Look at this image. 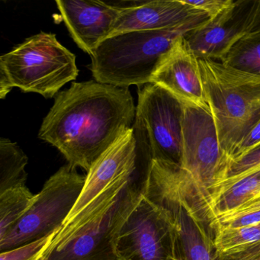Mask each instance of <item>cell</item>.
I'll return each mask as SVG.
<instances>
[{
    "instance_id": "6da1fadb",
    "label": "cell",
    "mask_w": 260,
    "mask_h": 260,
    "mask_svg": "<svg viewBox=\"0 0 260 260\" xmlns=\"http://www.w3.org/2000/svg\"><path fill=\"white\" fill-rule=\"evenodd\" d=\"M135 119L128 88L95 80L73 83L56 95L39 138L58 149L68 165L88 173Z\"/></svg>"
},
{
    "instance_id": "7a4b0ae2",
    "label": "cell",
    "mask_w": 260,
    "mask_h": 260,
    "mask_svg": "<svg viewBox=\"0 0 260 260\" xmlns=\"http://www.w3.org/2000/svg\"><path fill=\"white\" fill-rule=\"evenodd\" d=\"M135 178H121L62 225L39 260H121L117 240L139 192Z\"/></svg>"
},
{
    "instance_id": "3957f363",
    "label": "cell",
    "mask_w": 260,
    "mask_h": 260,
    "mask_svg": "<svg viewBox=\"0 0 260 260\" xmlns=\"http://www.w3.org/2000/svg\"><path fill=\"white\" fill-rule=\"evenodd\" d=\"M209 19L206 16L173 29L129 31L107 38L91 56L92 77L99 83L118 87L148 84L161 59L176 40Z\"/></svg>"
},
{
    "instance_id": "277c9868",
    "label": "cell",
    "mask_w": 260,
    "mask_h": 260,
    "mask_svg": "<svg viewBox=\"0 0 260 260\" xmlns=\"http://www.w3.org/2000/svg\"><path fill=\"white\" fill-rule=\"evenodd\" d=\"M205 101L217 127L220 148L230 159L260 120V75L199 59Z\"/></svg>"
},
{
    "instance_id": "5b68a950",
    "label": "cell",
    "mask_w": 260,
    "mask_h": 260,
    "mask_svg": "<svg viewBox=\"0 0 260 260\" xmlns=\"http://www.w3.org/2000/svg\"><path fill=\"white\" fill-rule=\"evenodd\" d=\"M78 74L75 54L55 35L41 32L0 57V98L14 87L53 98Z\"/></svg>"
},
{
    "instance_id": "8992f818",
    "label": "cell",
    "mask_w": 260,
    "mask_h": 260,
    "mask_svg": "<svg viewBox=\"0 0 260 260\" xmlns=\"http://www.w3.org/2000/svg\"><path fill=\"white\" fill-rule=\"evenodd\" d=\"M230 165V159L220 148L208 104L183 105L181 167L188 172L211 209L219 188L228 177Z\"/></svg>"
},
{
    "instance_id": "52a82bcc",
    "label": "cell",
    "mask_w": 260,
    "mask_h": 260,
    "mask_svg": "<svg viewBox=\"0 0 260 260\" xmlns=\"http://www.w3.org/2000/svg\"><path fill=\"white\" fill-rule=\"evenodd\" d=\"M86 176L70 165L60 167L44 184L36 202L16 226L0 240V252L58 231L81 193Z\"/></svg>"
},
{
    "instance_id": "ba28073f",
    "label": "cell",
    "mask_w": 260,
    "mask_h": 260,
    "mask_svg": "<svg viewBox=\"0 0 260 260\" xmlns=\"http://www.w3.org/2000/svg\"><path fill=\"white\" fill-rule=\"evenodd\" d=\"M152 159L147 132L138 118L92 166L81 193L63 224L69 223L103 191L124 176L135 175Z\"/></svg>"
},
{
    "instance_id": "9c48e42d",
    "label": "cell",
    "mask_w": 260,
    "mask_h": 260,
    "mask_svg": "<svg viewBox=\"0 0 260 260\" xmlns=\"http://www.w3.org/2000/svg\"><path fill=\"white\" fill-rule=\"evenodd\" d=\"M121 260H170L173 231L167 213L141 188L117 240Z\"/></svg>"
},
{
    "instance_id": "30bf717a",
    "label": "cell",
    "mask_w": 260,
    "mask_h": 260,
    "mask_svg": "<svg viewBox=\"0 0 260 260\" xmlns=\"http://www.w3.org/2000/svg\"><path fill=\"white\" fill-rule=\"evenodd\" d=\"M136 118L147 132L152 159L181 166L183 105L154 83L138 89Z\"/></svg>"
},
{
    "instance_id": "8fae6325",
    "label": "cell",
    "mask_w": 260,
    "mask_h": 260,
    "mask_svg": "<svg viewBox=\"0 0 260 260\" xmlns=\"http://www.w3.org/2000/svg\"><path fill=\"white\" fill-rule=\"evenodd\" d=\"M260 0H237L221 14L186 37L199 59L222 62L230 50L253 30Z\"/></svg>"
},
{
    "instance_id": "7c38bea8",
    "label": "cell",
    "mask_w": 260,
    "mask_h": 260,
    "mask_svg": "<svg viewBox=\"0 0 260 260\" xmlns=\"http://www.w3.org/2000/svg\"><path fill=\"white\" fill-rule=\"evenodd\" d=\"M112 4L120 12L109 37L129 31L173 29L208 16L183 0L120 1Z\"/></svg>"
},
{
    "instance_id": "4fadbf2b",
    "label": "cell",
    "mask_w": 260,
    "mask_h": 260,
    "mask_svg": "<svg viewBox=\"0 0 260 260\" xmlns=\"http://www.w3.org/2000/svg\"><path fill=\"white\" fill-rule=\"evenodd\" d=\"M185 36L178 39L164 54L150 83L164 88L183 105L206 104L199 58Z\"/></svg>"
},
{
    "instance_id": "5bb4252c",
    "label": "cell",
    "mask_w": 260,
    "mask_h": 260,
    "mask_svg": "<svg viewBox=\"0 0 260 260\" xmlns=\"http://www.w3.org/2000/svg\"><path fill=\"white\" fill-rule=\"evenodd\" d=\"M55 3L73 40L90 56L110 36L120 12L112 3L104 1L57 0Z\"/></svg>"
},
{
    "instance_id": "9a60e30c",
    "label": "cell",
    "mask_w": 260,
    "mask_h": 260,
    "mask_svg": "<svg viewBox=\"0 0 260 260\" xmlns=\"http://www.w3.org/2000/svg\"><path fill=\"white\" fill-rule=\"evenodd\" d=\"M260 193V167L232 182H224L219 188L212 203L217 219L231 214L253 200Z\"/></svg>"
},
{
    "instance_id": "2e32d148",
    "label": "cell",
    "mask_w": 260,
    "mask_h": 260,
    "mask_svg": "<svg viewBox=\"0 0 260 260\" xmlns=\"http://www.w3.org/2000/svg\"><path fill=\"white\" fill-rule=\"evenodd\" d=\"M28 157L16 143L0 139V193L26 185Z\"/></svg>"
},
{
    "instance_id": "e0dca14e",
    "label": "cell",
    "mask_w": 260,
    "mask_h": 260,
    "mask_svg": "<svg viewBox=\"0 0 260 260\" xmlns=\"http://www.w3.org/2000/svg\"><path fill=\"white\" fill-rule=\"evenodd\" d=\"M36 199L26 185L0 193V240L23 218Z\"/></svg>"
},
{
    "instance_id": "ac0fdd59",
    "label": "cell",
    "mask_w": 260,
    "mask_h": 260,
    "mask_svg": "<svg viewBox=\"0 0 260 260\" xmlns=\"http://www.w3.org/2000/svg\"><path fill=\"white\" fill-rule=\"evenodd\" d=\"M221 63L244 72L260 75V30L251 31L240 39Z\"/></svg>"
},
{
    "instance_id": "d6986e66",
    "label": "cell",
    "mask_w": 260,
    "mask_h": 260,
    "mask_svg": "<svg viewBox=\"0 0 260 260\" xmlns=\"http://www.w3.org/2000/svg\"><path fill=\"white\" fill-rule=\"evenodd\" d=\"M260 241V223L237 228L219 230L214 239L218 252Z\"/></svg>"
},
{
    "instance_id": "ffe728a7",
    "label": "cell",
    "mask_w": 260,
    "mask_h": 260,
    "mask_svg": "<svg viewBox=\"0 0 260 260\" xmlns=\"http://www.w3.org/2000/svg\"><path fill=\"white\" fill-rule=\"evenodd\" d=\"M57 231L36 241L0 252V260H39L51 244Z\"/></svg>"
},
{
    "instance_id": "44dd1931",
    "label": "cell",
    "mask_w": 260,
    "mask_h": 260,
    "mask_svg": "<svg viewBox=\"0 0 260 260\" xmlns=\"http://www.w3.org/2000/svg\"><path fill=\"white\" fill-rule=\"evenodd\" d=\"M259 167L260 144L253 150L249 152L247 154L231 164L228 173V177L223 183L236 180V179L251 173Z\"/></svg>"
},
{
    "instance_id": "7402d4cb",
    "label": "cell",
    "mask_w": 260,
    "mask_h": 260,
    "mask_svg": "<svg viewBox=\"0 0 260 260\" xmlns=\"http://www.w3.org/2000/svg\"><path fill=\"white\" fill-rule=\"evenodd\" d=\"M185 4L201 10L209 16L210 19L221 14L234 4L233 0H183Z\"/></svg>"
},
{
    "instance_id": "603a6c76",
    "label": "cell",
    "mask_w": 260,
    "mask_h": 260,
    "mask_svg": "<svg viewBox=\"0 0 260 260\" xmlns=\"http://www.w3.org/2000/svg\"><path fill=\"white\" fill-rule=\"evenodd\" d=\"M219 260H260V241L219 252Z\"/></svg>"
},
{
    "instance_id": "cb8c5ba5",
    "label": "cell",
    "mask_w": 260,
    "mask_h": 260,
    "mask_svg": "<svg viewBox=\"0 0 260 260\" xmlns=\"http://www.w3.org/2000/svg\"><path fill=\"white\" fill-rule=\"evenodd\" d=\"M260 144V120L253 128L246 135V138L237 146L231 158V164L234 161L238 160L240 158L247 154L251 150ZM231 166V165H230Z\"/></svg>"
},
{
    "instance_id": "d4e9b609",
    "label": "cell",
    "mask_w": 260,
    "mask_h": 260,
    "mask_svg": "<svg viewBox=\"0 0 260 260\" xmlns=\"http://www.w3.org/2000/svg\"><path fill=\"white\" fill-rule=\"evenodd\" d=\"M260 223V210L237 217L218 219V231L225 228H237ZM218 232V231H217Z\"/></svg>"
},
{
    "instance_id": "484cf974",
    "label": "cell",
    "mask_w": 260,
    "mask_h": 260,
    "mask_svg": "<svg viewBox=\"0 0 260 260\" xmlns=\"http://www.w3.org/2000/svg\"><path fill=\"white\" fill-rule=\"evenodd\" d=\"M258 210H260V199H256V200L250 201V202L240 207L238 209L233 211L231 214L221 217H237V216L243 215V214L253 212V211H258Z\"/></svg>"
},
{
    "instance_id": "4316f807",
    "label": "cell",
    "mask_w": 260,
    "mask_h": 260,
    "mask_svg": "<svg viewBox=\"0 0 260 260\" xmlns=\"http://www.w3.org/2000/svg\"><path fill=\"white\" fill-rule=\"evenodd\" d=\"M260 30V8L258 11V15H257L256 19H255V25H254L253 30L252 31H257Z\"/></svg>"
},
{
    "instance_id": "83f0119b",
    "label": "cell",
    "mask_w": 260,
    "mask_h": 260,
    "mask_svg": "<svg viewBox=\"0 0 260 260\" xmlns=\"http://www.w3.org/2000/svg\"><path fill=\"white\" fill-rule=\"evenodd\" d=\"M256 199H260V193L253 199V200H256Z\"/></svg>"
},
{
    "instance_id": "f1b7e54d",
    "label": "cell",
    "mask_w": 260,
    "mask_h": 260,
    "mask_svg": "<svg viewBox=\"0 0 260 260\" xmlns=\"http://www.w3.org/2000/svg\"><path fill=\"white\" fill-rule=\"evenodd\" d=\"M170 260H176V259H175V258H171V259Z\"/></svg>"
}]
</instances>
